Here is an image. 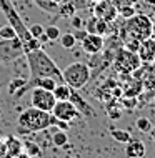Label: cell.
<instances>
[{
    "label": "cell",
    "mask_w": 155,
    "mask_h": 158,
    "mask_svg": "<svg viewBox=\"0 0 155 158\" xmlns=\"http://www.w3.org/2000/svg\"><path fill=\"white\" fill-rule=\"evenodd\" d=\"M25 60H27L28 70H30V78H37V77H52L58 83L63 82L62 70L57 67V63L50 58V55H47L44 48L32 50V52L24 53Z\"/></svg>",
    "instance_id": "6da1fadb"
},
{
    "label": "cell",
    "mask_w": 155,
    "mask_h": 158,
    "mask_svg": "<svg viewBox=\"0 0 155 158\" xmlns=\"http://www.w3.org/2000/svg\"><path fill=\"white\" fill-rule=\"evenodd\" d=\"M0 8H2L3 15L7 17L8 25H12V27H14V30H15V33H17V38L22 42L24 52H32V50L42 48V44H40V42L30 35L28 27L24 23L22 17L19 15V12H17V8L14 7L12 0H0Z\"/></svg>",
    "instance_id": "7a4b0ae2"
},
{
    "label": "cell",
    "mask_w": 155,
    "mask_h": 158,
    "mask_svg": "<svg viewBox=\"0 0 155 158\" xmlns=\"http://www.w3.org/2000/svg\"><path fill=\"white\" fill-rule=\"evenodd\" d=\"M120 38L125 44L128 40H145L152 37V20L145 14H135L130 19H125V22L120 27Z\"/></svg>",
    "instance_id": "3957f363"
},
{
    "label": "cell",
    "mask_w": 155,
    "mask_h": 158,
    "mask_svg": "<svg viewBox=\"0 0 155 158\" xmlns=\"http://www.w3.org/2000/svg\"><path fill=\"white\" fill-rule=\"evenodd\" d=\"M50 128V112L38 110L35 106L24 110L17 122V130L20 135L33 133V131H44Z\"/></svg>",
    "instance_id": "277c9868"
},
{
    "label": "cell",
    "mask_w": 155,
    "mask_h": 158,
    "mask_svg": "<svg viewBox=\"0 0 155 158\" xmlns=\"http://www.w3.org/2000/svg\"><path fill=\"white\" fill-rule=\"evenodd\" d=\"M62 77H63V82L70 88L80 90L87 85L90 78V67L84 62H74L62 70Z\"/></svg>",
    "instance_id": "5b68a950"
},
{
    "label": "cell",
    "mask_w": 155,
    "mask_h": 158,
    "mask_svg": "<svg viewBox=\"0 0 155 158\" xmlns=\"http://www.w3.org/2000/svg\"><path fill=\"white\" fill-rule=\"evenodd\" d=\"M114 68L120 73H132L133 70H137L140 65H142V60L139 58V55L135 52H130L127 48H118L117 50V55L114 58Z\"/></svg>",
    "instance_id": "8992f818"
},
{
    "label": "cell",
    "mask_w": 155,
    "mask_h": 158,
    "mask_svg": "<svg viewBox=\"0 0 155 158\" xmlns=\"http://www.w3.org/2000/svg\"><path fill=\"white\" fill-rule=\"evenodd\" d=\"M24 47L22 42L17 37L8 38V40H0V63H12L19 60L20 57H24Z\"/></svg>",
    "instance_id": "52a82bcc"
},
{
    "label": "cell",
    "mask_w": 155,
    "mask_h": 158,
    "mask_svg": "<svg viewBox=\"0 0 155 158\" xmlns=\"http://www.w3.org/2000/svg\"><path fill=\"white\" fill-rule=\"evenodd\" d=\"M55 97L50 90H45V88L40 87H33L32 95H30V103L32 106H35L38 110H44V112H52L55 105Z\"/></svg>",
    "instance_id": "ba28073f"
},
{
    "label": "cell",
    "mask_w": 155,
    "mask_h": 158,
    "mask_svg": "<svg viewBox=\"0 0 155 158\" xmlns=\"http://www.w3.org/2000/svg\"><path fill=\"white\" fill-rule=\"evenodd\" d=\"M54 117H57L58 120H63V122H74L80 117L79 110L75 108V105L72 103L70 100H57L50 112Z\"/></svg>",
    "instance_id": "9c48e42d"
},
{
    "label": "cell",
    "mask_w": 155,
    "mask_h": 158,
    "mask_svg": "<svg viewBox=\"0 0 155 158\" xmlns=\"http://www.w3.org/2000/svg\"><path fill=\"white\" fill-rule=\"evenodd\" d=\"M93 17L112 23V22L117 20L118 10L114 7V3H112L110 0H100V2H95V7H93Z\"/></svg>",
    "instance_id": "30bf717a"
},
{
    "label": "cell",
    "mask_w": 155,
    "mask_h": 158,
    "mask_svg": "<svg viewBox=\"0 0 155 158\" xmlns=\"http://www.w3.org/2000/svg\"><path fill=\"white\" fill-rule=\"evenodd\" d=\"M80 45H82V50H84L85 53L97 55V53H100L103 50L105 42H103V37L97 35V33H88V35L80 42Z\"/></svg>",
    "instance_id": "8fae6325"
},
{
    "label": "cell",
    "mask_w": 155,
    "mask_h": 158,
    "mask_svg": "<svg viewBox=\"0 0 155 158\" xmlns=\"http://www.w3.org/2000/svg\"><path fill=\"white\" fill-rule=\"evenodd\" d=\"M137 55L142 62H155V38L149 37L140 42Z\"/></svg>",
    "instance_id": "7c38bea8"
},
{
    "label": "cell",
    "mask_w": 155,
    "mask_h": 158,
    "mask_svg": "<svg viewBox=\"0 0 155 158\" xmlns=\"http://www.w3.org/2000/svg\"><path fill=\"white\" fill-rule=\"evenodd\" d=\"M68 100L75 105V108L79 110L80 115H85V117H93V115H95V110L90 106V103H87V102L84 100V97H82L77 90H74V88H72V93H70V98H68Z\"/></svg>",
    "instance_id": "4fadbf2b"
},
{
    "label": "cell",
    "mask_w": 155,
    "mask_h": 158,
    "mask_svg": "<svg viewBox=\"0 0 155 158\" xmlns=\"http://www.w3.org/2000/svg\"><path fill=\"white\" fill-rule=\"evenodd\" d=\"M125 153H127V158H144V155H145L144 142L142 140L130 138L125 143Z\"/></svg>",
    "instance_id": "5bb4252c"
},
{
    "label": "cell",
    "mask_w": 155,
    "mask_h": 158,
    "mask_svg": "<svg viewBox=\"0 0 155 158\" xmlns=\"http://www.w3.org/2000/svg\"><path fill=\"white\" fill-rule=\"evenodd\" d=\"M28 87H30V83H28L27 78L15 77V78H12L10 82H8V93L14 95V97H22Z\"/></svg>",
    "instance_id": "9a60e30c"
},
{
    "label": "cell",
    "mask_w": 155,
    "mask_h": 158,
    "mask_svg": "<svg viewBox=\"0 0 155 158\" xmlns=\"http://www.w3.org/2000/svg\"><path fill=\"white\" fill-rule=\"evenodd\" d=\"M28 83H30V87H40V88H45V90L52 92L58 82L55 78H52V77H37V78H30Z\"/></svg>",
    "instance_id": "2e32d148"
},
{
    "label": "cell",
    "mask_w": 155,
    "mask_h": 158,
    "mask_svg": "<svg viewBox=\"0 0 155 158\" xmlns=\"http://www.w3.org/2000/svg\"><path fill=\"white\" fill-rule=\"evenodd\" d=\"M52 93H54L55 100H68V98H70V93H72V88L68 87L65 82H62V83L55 85V88L52 90Z\"/></svg>",
    "instance_id": "e0dca14e"
},
{
    "label": "cell",
    "mask_w": 155,
    "mask_h": 158,
    "mask_svg": "<svg viewBox=\"0 0 155 158\" xmlns=\"http://www.w3.org/2000/svg\"><path fill=\"white\" fill-rule=\"evenodd\" d=\"M75 10H77L75 3H72L70 0H63L62 3H58V12H57V14H58L60 17L70 19V17L75 15Z\"/></svg>",
    "instance_id": "ac0fdd59"
},
{
    "label": "cell",
    "mask_w": 155,
    "mask_h": 158,
    "mask_svg": "<svg viewBox=\"0 0 155 158\" xmlns=\"http://www.w3.org/2000/svg\"><path fill=\"white\" fill-rule=\"evenodd\" d=\"M110 135H112V138H114L115 142H118V143H127L128 140L132 138L130 131L128 130H120V128H110Z\"/></svg>",
    "instance_id": "d6986e66"
},
{
    "label": "cell",
    "mask_w": 155,
    "mask_h": 158,
    "mask_svg": "<svg viewBox=\"0 0 155 158\" xmlns=\"http://www.w3.org/2000/svg\"><path fill=\"white\" fill-rule=\"evenodd\" d=\"M37 3L38 8H42L47 14H57L58 12V3H55L54 0H33Z\"/></svg>",
    "instance_id": "ffe728a7"
},
{
    "label": "cell",
    "mask_w": 155,
    "mask_h": 158,
    "mask_svg": "<svg viewBox=\"0 0 155 158\" xmlns=\"http://www.w3.org/2000/svg\"><path fill=\"white\" fill-rule=\"evenodd\" d=\"M58 40H60V45H62L63 48H75V45H77L74 33H62Z\"/></svg>",
    "instance_id": "44dd1931"
},
{
    "label": "cell",
    "mask_w": 155,
    "mask_h": 158,
    "mask_svg": "<svg viewBox=\"0 0 155 158\" xmlns=\"http://www.w3.org/2000/svg\"><path fill=\"white\" fill-rule=\"evenodd\" d=\"M95 33L100 37H105V35H110V23L105 22L102 19H97V25H95Z\"/></svg>",
    "instance_id": "7402d4cb"
},
{
    "label": "cell",
    "mask_w": 155,
    "mask_h": 158,
    "mask_svg": "<svg viewBox=\"0 0 155 158\" xmlns=\"http://www.w3.org/2000/svg\"><path fill=\"white\" fill-rule=\"evenodd\" d=\"M135 127H137V130L142 131V133H149L150 130H152V122L149 120V118H145V117H140V118H137V122H135Z\"/></svg>",
    "instance_id": "603a6c76"
},
{
    "label": "cell",
    "mask_w": 155,
    "mask_h": 158,
    "mask_svg": "<svg viewBox=\"0 0 155 158\" xmlns=\"http://www.w3.org/2000/svg\"><path fill=\"white\" fill-rule=\"evenodd\" d=\"M44 32H45V35H47V38H49L50 42L58 40L60 35H62V32H60V28L57 27V25H49L47 28H44Z\"/></svg>",
    "instance_id": "cb8c5ba5"
},
{
    "label": "cell",
    "mask_w": 155,
    "mask_h": 158,
    "mask_svg": "<svg viewBox=\"0 0 155 158\" xmlns=\"http://www.w3.org/2000/svg\"><path fill=\"white\" fill-rule=\"evenodd\" d=\"M52 140H54L55 147H65L67 142H68V136H67V133L63 130H58V131H55V133H54Z\"/></svg>",
    "instance_id": "d4e9b609"
},
{
    "label": "cell",
    "mask_w": 155,
    "mask_h": 158,
    "mask_svg": "<svg viewBox=\"0 0 155 158\" xmlns=\"http://www.w3.org/2000/svg\"><path fill=\"white\" fill-rule=\"evenodd\" d=\"M20 148H22V145H20L19 140H15V138H8V140H7V152H10L12 156L19 155V153H20Z\"/></svg>",
    "instance_id": "484cf974"
},
{
    "label": "cell",
    "mask_w": 155,
    "mask_h": 158,
    "mask_svg": "<svg viewBox=\"0 0 155 158\" xmlns=\"http://www.w3.org/2000/svg\"><path fill=\"white\" fill-rule=\"evenodd\" d=\"M14 37H17V33L12 25L7 23L3 27H0V40H8V38H14Z\"/></svg>",
    "instance_id": "4316f807"
},
{
    "label": "cell",
    "mask_w": 155,
    "mask_h": 158,
    "mask_svg": "<svg viewBox=\"0 0 155 158\" xmlns=\"http://www.w3.org/2000/svg\"><path fill=\"white\" fill-rule=\"evenodd\" d=\"M135 14H137L135 5H125V7L118 8V15L122 17L123 20H125V19H130V17H133Z\"/></svg>",
    "instance_id": "83f0119b"
},
{
    "label": "cell",
    "mask_w": 155,
    "mask_h": 158,
    "mask_svg": "<svg viewBox=\"0 0 155 158\" xmlns=\"http://www.w3.org/2000/svg\"><path fill=\"white\" fill-rule=\"evenodd\" d=\"M50 127H58V130L67 131L68 128H70V123H68V122H63V120H58L57 117H54V115L50 113Z\"/></svg>",
    "instance_id": "f1b7e54d"
},
{
    "label": "cell",
    "mask_w": 155,
    "mask_h": 158,
    "mask_svg": "<svg viewBox=\"0 0 155 158\" xmlns=\"http://www.w3.org/2000/svg\"><path fill=\"white\" fill-rule=\"evenodd\" d=\"M120 103L125 108H135L139 100H137V97H123V98H120Z\"/></svg>",
    "instance_id": "f546056e"
},
{
    "label": "cell",
    "mask_w": 155,
    "mask_h": 158,
    "mask_svg": "<svg viewBox=\"0 0 155 158\" xmlns=\"http://www.w3.org/2000/svg\"><path fill=\"white\" fill-rule=\"evenodd\" d=\"M28 32H30V35H32L33 38H37V40H38V37L44 33V27H42L40 23H33L32 27H28Z\"/></svg>",
    "instance_id": "4dcf8cb0"
},
{
    "label": "cell",
    "mask_w": 155,
    "mask_h": 158,
    "mask_svg": "<svg viewBox=\"0 0 155 158\" xmlns=\"http://www.w3.org/2000/svg\"><path fill=\"white\" fill-rule=\"evenodd\" d=\"M112 3H114V7L117 8H122V7H125V5H135V2L137 0H110Z\"/></svg>",
    "instance_id": "1f68e13d"
},
{
    "label": "cell",
    "mask_w": 155,
    "mask_h": 158,
    "mask_svg": "<svg viewBox=\"0 0 155 158\" xmlns=\"http://www.w3.org/2000/svg\"><path fill=\"white\" fill-rule=\"evenodd\" d=\"M139 45H140L139 40H128V42H125V44H123V48H127V50H130V52H135V53H137Z\"/></svg>",
    "instance_id": "d6a6232c"
},
{
    "label": "cell",
    "mask_w": 155,
    "mask_h": 158,
    "mask_svg": "<svg viewBox=\"0 0 155 158\" xmlns=\"http://www.w3.org/2000/svg\"><path fill=\"white\" fill-rule=\"evenodd\" d=\"M70 23H72V27H74V28H82V27H84V20H82L79 15L70 17Z\"/></svg>",
    "instance_id": "836d02e7"
},
{
    "label": "cell",
    "mask_w": 155,
    "mask_h": 158,
    "mask_svg": "<svg viewBox=\"0 0 155 158\" xmlns=\"http://www.w3.org/2000/svg\"><path fill=\"white\" fill-rule=\"evenodd\" d=\"M87 35H88V32H87V30H84V28H77V30L74 32V37H75V40H77V42H82Z\"/></svg>",
    "instance_id": "e575fe53"
},
{
    "label": "cell",
    "mask_w": 155,
    "mask_h": 158,
    "mask_svg": "<svg viewBox=\"0 0 155 158\" xmlns=\"http://www.w3.org/2000/svg\"><path fill=\"white\" fill-rule=\"evenodd\" d=\"M27 150L30 155H33V156H38L40 155V148L35 147V145H32V143H27Z\"/></svg>",
    "instance_id": "d590c367"
},
{
    "label": "cell",
    "mask_w": 155,
    "mask_h": 158,
    "mask_svg": "<svg viewBox=\"0 0 155 158\" xmlns=\"http://www.w3.org/2000/svg\"><path fill=\"white\" fill-rule=\"evenodd\" d=\"M109 117L112 118V120H118V118L122 117V113H120V110H110Z\"/></svg>",
    "instance_id": "8d00e7d4"
},
{
    "label": "cell",
    "mask_w": 155,
    "mask_h": 158,
    "mask_svg": "<svg viewBox=\"0 0 155 158\" xmlns=\"http://www.w3.org/2000/svg\"><path fill=\"white\" fill-rule=\"evenodd\" d=\"M3 80H5V67L0 63V83H2Z\"/></svg>",
    "instance_id": "74e56055"
},
{
    "label": "cell",
    "mask_w": 155,
    "mask_h": 158,
    "mask_svg": "<svg viewBox=\"0 0 155 158\" xmlns=\"http://www.w3.org/2000/svg\"><path fill=\"white\" fill-rule=\"evenodd\" d=\"M38 42H40V44H47V42H50V40H49V38H47V35H45V32H44V33H42V35H40V37H38Z\"/></svg>",
    "instance_id": "f35d334b"
},
{
    "label": "cell",
    "mask_w": 155,
    "mask_h": 158,
    "mask_svg": "<svg viewBox=\"0 0 155 158\" xmlns=\"http://www.w3.org/2000/svg\"><path fill=\"white\" fill-rule=\"evenodd\" d=\"M149 133H150V138H152V142H155V127H152V130H150Z\"/></svg>",
    "instance_id": "ab89813d"
},
{
    "label": "cell",
    "mask_w": 155,
    "mask_h": 158,
    "mask_svg": "<svg viewBox=\"0 0 155 158\" xmlns=\"http://www.w3.org/2000/svg\"><path fill=\"white\" fill-rule=\"evenodd\" d=\"M150 20H152V37H155V19L152 17Z\"/></svg>",
    "instance_id": "60d3db41"
},
{
    "label": "cell",
    "mask_w": 155,
    "mask_h": 158,
    "mask_svg": "<svg viewBox=\"0 0 155 158\" xmlns=\"http://www.w3.org/2000/svg\"><path fill=\"white\" fill-rule=\"evenodd\" d=\"M145 3H147V5H153L155 7V0H144Z\"/></svg>",
    "instance_id": "b9f144b4"
},
{
    "label": "cell",
    "mask_w": 155,
    "mask_h": 158,
    "mask_svg": "<svg viewBox=\"0 0 155 158\" xmlns=\"http://www.w3.org/2000/svg\"><path fill=\"white\" fill-rule=\"evenodd\" d=\"M14 158H28V156L27 155H15Z\"/></svg>",
    "instance_id": "7bdbcfd3"
},
{
    "label": "cell",
    "mask_w": 155,
    "mask_h": 158,
    "mask_svg": "<svg viewBox=\"0 0 155 158\" xmlns=\"http://www.w3.org/2000/svg\"><path fill=\"white\" fill-rule=\"evenodd\" d=\"M54 2H55V3H62L63 0H54Z\"/></svg>",
    "instance_id": "ee69618b"
},
{
    "label": "cell",
    "mask_w": 155,
    "mask_h": 158,
    "mask_svg": "<svg viewBox=\"0 0 155 158\" xmlns=\"http://www.w3.org/2000/svg\"><path fill=\"white\" fill-rule=\"evenodd\" d=\"M90 2H93V3H95V2H100V0H90Z\"/></svg>",
    "instance_id": "f6af8a7d"
}]
</instances>
